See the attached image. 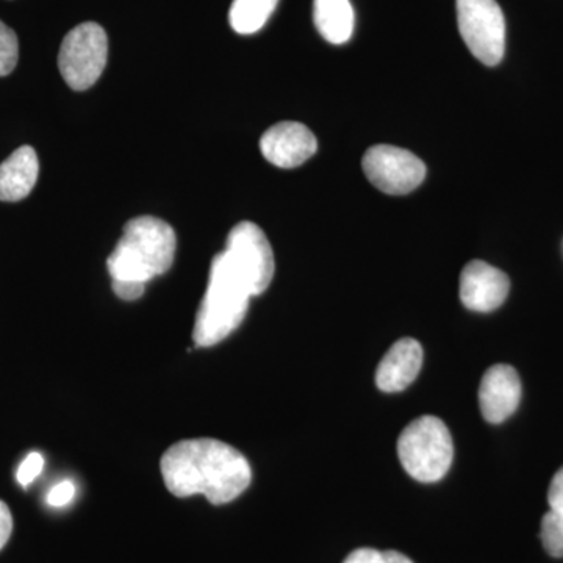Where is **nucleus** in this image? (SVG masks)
Masks as SVG:
<instances>
[{
  "label": "nucleus",
  "instance_id": "obj_1",
  "mask_svg": "<svg viewBox=\"0 0 563 563\" xmlns=\"http://www.w3.org/2000/svg\"><path fill=\"white\" fill-rule=\"evenodd\" d=\"M166 488L177 498L203 495L214 506L228 504L250 487V462L231 444L214 439L173 444L161 462Z\"/></svg>",
  "mask_w": 563,
  "mask_h": 563
},
{
  "label": "nucleus",
  "instance_id": "obj_2",
  "mask_svg": "<svg viewBox=\"0 0 563 563\" xmlns=\"http://www.w3.org/2000/svg\"><path fill=\"white\" fill-rule=\"evenodd\" d=\"M176 244V232L168 222L154 217L133 218L107 261L111 280L146 285L169 272Z\"/></svg>",
  "mask_w": 563,
  "mask_h": 563
},
{
  "label": "nucleus",
  "instance_id": "obj_3",
  "mask_svg": "<svg viewBox=\"0 0 563 563\" xmlns=\"http://www.w3.org/2000/svg\"><path fill=\"white\" fill-rule=\"evenodd\" d=\"M250 290L236 276L224 255L211 261L209 285L198 314H196L192 340L198 347H210L228 339L246 317Z\"/></svg>",
  "mask_w": 563,
  "mask_h": 563
},
{
  "label": "nucleus",
  "instance_id": "obj_4",
  "mask_svg": "<svg viewBox=\"0 0 563 563\" xmlns=\"http://www.w3.org/2000/svg\"><path fill=\"white\" fill-rule=\"evenodd\" d=\"M404 470L420 483H437L450 472L453 437L440 418L421 417L404 429L398 440Z\"/></svg>",
  "mask_w": 563,
  "mask_h": 563
},
{
  "label": "nucleus",
  "instance_id": "obj_5",
  "mask_svg": "<svg viewBox=\"0 0 563 563\" xmlns=\"http://www.w3.org/2000/svg\"><path fill=\"white\" fill-rule=\"evenodd\" d=\"M109 38L101 25L84 22L63 40L58 54V69L74 91L91 88L106 69Z\"/></svg>",
  "mask_w": 563,
  "mask_h": 563
},
{
  "label": "nucleus",
  "instance_id": "obj_6",
  "mask_svg": "<svg viewBox=\"0 0 563 563\" xmlns=\"http://www.w3.org/2000/svg\"><path fill=\"white\" fill-rule=\"evenodd\" d=\"M222 255L251 296L262 295L272 284L276 269L272 244L254 222L243 221L232 229Z\"/></svg>",
  "mask_w": 563,
  "mask_h": 563
},
{
  "label": "nucleus",
  "instance_id": "obj_7",
  "mask_svg": "<svg viewBox=\"0 0 563 563\" xmlns=\"http://www.w3.org/2000/svg\"><path fill=\"white\" fill-rule=\"evenodd\" d=\"M459 31L477 60L496 66L506 51V20L496 0H457Z\"/></svg>",
  "mask_w": 563,
  "mask_h": 563
},
{
  "label": "nucleus",
  "instance_id": "obj_8",
  "mask_svg": "<svg viewBox=\"0 0 563 563\" xmlns=\"http://www.w3.org/2000/svg\"><path fill=\"white\" fill-rule=\"evenodd\" d=\"M362 168L377 190L393 196L409 195L426 177L424 163L417 155L388 144L369 147Z\"/></svg>",
  "mask_w": 563,
  "mask_h": 563
},
{
  "label": "nucleus",
  "instance_id": "obj_9",
  "mask_svg": "<svg viewBox=\"0 0 563 563\" xmlns=\"http://www.w3.org/2000/svg\"><path fill=\"white\" fill-rule=\"evenodd\" d=\"M317 150V139L301 122H279L263 133L261 140L263 157L284 169L301 166Z\"/></svg>",
  "mask_w": 563,
  "mask_h": 563
},
{
  "label": "nucleus",
  "instance_id": "obj_10",
  "mask_svg": "<svg viewBox=\"0 0 563 563\" xmlns=\"http://www.w3.org/2000/svg\"><path fill=\"white\" fill-rule=\"evenodd\" d=\"M510 290V280L501 269L483 261H473L463 268L461 299L466 309L488 313L501 307Z\"/></svg>",
  "mask_w": 563,
  "mask_h": 563
},
{
  "label": "nucleus",
  "instance_id": "obj_11",
  "mask_svg": "<svg viewBox=\"0 0 563 563\" xmlns=\"http://www.w3.org/2000/svg\"><path fill=\"white\" fill-rule=\"evenodd\" d=\"M521 383L517 369L495 365L484 374L479 388V406L485 420L499 424L512 417L520 406Z\"/></svg>",
  "mask_w": 563,
  "mask_h": 563
},
{
  "label": "nucleus",
  "instance_id": "obj_12",
  "mask_svg": "<svg viewBox=\"0 0 563 563\" xmlns=\"http://www.w3.org/2000/svg\"><path fill=\"white\" fill-rule=\"evenodd\" d=\"M421 365V344L413 339L399 340L379 363L376 373L377 387L387 393L406 390L417 379Z\"/></svg>",
  "mask_w": 563,
  "mask_h": 563
},
{
  "label": "nucleus",
  "instance_id": "obj_13",
  "mask_svg": "<svg viewBox=\"0 0 563 563\" xmlns=\"http://www.w3.org/2000/svg\"><path fill=\"white\" fill-rule=\"evenodd\" d=\"M38 155L31 146H22L0 165V201L18 202L31 195L38 180Z\"/></svg>",
  "mask_w": 563,
  "mask_h": 563
},
{
  "label": "nucleus",
  "instance_id": "obj_14",
  "mask_svg": "<svg viewBox=\"0 0 563 563\" xmlns=\"http://www.w3.org/2000/svg\"><path fill=\"white\" fill-rule=\"evenodd\" d=\"M313 21L322 38L331 44L347 43L354 32L350 0H314Z\"/></svg>",
  "mask_w": 563,
  "mask_h": 563
},
{
  "label": "nucleus",
  "instance_id": "obj_15",
  "mask_svg": "<svg viewBox=\"0 0 563 563\" xmlns=\"http://www.w3.org/2000/svg\"><path fill=\"white\" fill-rule=\"evenodd\" d=\"M277 3L279 0H233L229 22L240 35H252L268 22Z\"/></svg>",
  "mask_w": 563,
  "mask_h": 563
},
{
  "label": "nucleus",
  "instance_id": "obj_16",
  "mask_svg": "<svg viewBox=\"0 0 563 563\" xmlns=\"http://www.w3.org/2000/svg\"><path fill=\"white\" fill-rule=\"evenodd\" d=\"M540 537L548 554L553 558H563V514L550 510L544 515Z\"/></svg>",
  "mask_w": 563,
  "mask_h": 563
},
{
  "label": "nucleus",
  "instance_id": "obj_17",
  "mask_svg": "<svg viewBox=\"0 0 563 563\" xmlns=\"http://www.w3.org/2000/svg\"><path fill=\"white\" fill-rule=\"evenodd\" d=\"M20 43L16 33L0 21V77L9 76L16 68Z\"/></svg>",
  "mask_w": 563,
  "mask_h": 563
},
{
  "label": "nucleus",
  "instance_id": "obj_18",
  "mask_svg": "<svg viewBox=\"0 0 563 563\" xmlns=\"http://www.w3.org/2000/svg\"><path fill=\"white\" fill-rule=\"evenodd\" d=\"M343 563H413L409 558L396 551H377L372 548H361L352 551Z\"/></svg>",
  "mask_w": 563,
  "mask_h": 563
},
{
  "label": "nucleus",
  "instance_id": "obj_19",
  "mask_svg": "<svg viewBox=\"0 0 563 563\" xmlns=\"http://www.w3.org/2000/svg\"><path fill=\"white\" fill-rule=\"evenodd\" d=\"M44 468V459L40 453H31L21 463L16 479L22 487H29L40 476Z\"/></svg>",
  "mask_w": 563,
  "mask_h": 563
},
{
  "label": "nucleus",
  "instance_id": "obj_20",
  "mask_svg": "<svg viewBox=\"0 0 563 563\" xmlns=\"http://www.w3.org/2000/svg\"><path fill=\"white\" fill-rule=\"evenodd\" d=\"M74 496H76V485L70 481H63L47 493L46 501L52 507H63L73 501Z\"/></svg>",
  "mask_w": 563,
  "mask_h": 563
},
{
  "label": "nucleus",
  "instance_id": "obj_21",
  "mask_svg": "<svg viewBox=\"0 0 563 563\" xmlns=\"http://www.w3.org/2000/svg\"><path fill=\"white\" fill-rule=\"evenodd\" d=\"M548 503H550L551 510L563 514V468L559 470L551 481Z\"/></svg>",
  "mask_w": 563,
  "mask_h": 563
},
{
  "label": "nucleus",
  "instance_id": "obj_22",
  "mask_svg": "<svg viewBox=\"0 0 563 563\" xmlns=\"http://www.w3.org/2000/svg\"><path fill=\"white\" fill-rule=\"evenodd\" d=\"M11 531H13V517H11L9 506L0 501V550L9 542Z\"/></svg>",
  "mask_w": 563,
  "mask_h": 563
}]
</instances>
